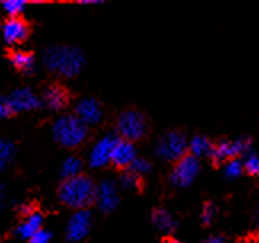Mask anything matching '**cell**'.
Returning a JSON list of instances; mask_svg holds the SVG:
<instances>
[{
    "label": "cell",
    "instance_id": "7c38bea8",
    "mask_svg": "<svg viewBox=\"0 0 259 243\" xmlns=\"http://www.w3.org/2000/svg\"><path fill=\"white\" fill-rule=\"evenodd\" d=\"M74 114L80 118L87 127H93L101 122L103 109H101V104H99L95 98H83L75 104Z\"/></svg>",
    "mask_w": 259,
    "mask_h": 243
},
{
    "label": "cell",
    "instance_id": "9c48e42d",
    "mask_svg": "<svg viewBox=\"0 0 259 243\" xmlns=\"http://www.w3.org/2000/svg\"><path fill=\"white\" fill-rule=\"evenodd\" d=\"M118 138L115 135H106L103 138H99L95 146L90 150L88 155V164L92 168H103L107 164L112 161V152L117 144Z\"/></svg>",
    "mask_w": 259,
    "mask_h": 243
},
{
    "label": "cell",
    "instance_id": "d4e9b609",
    "mask_svg": "<svg viewBox=\"0 0 259 243\" xmlns=\"http://www.w3.org/2000/svg\"><path fill=\"white\" fill-rule=\"evenodd\" d=\"M128 171H132V173H135L138 176H144L151 171V164H149L144 157H136V160L130 165Z\"/></svg>",
    "mask_w": 259,
    "mask_h": 243
},
{
    "label": "cell",
    "instance_id": "e0dca14e",
    "mask_svg": "<svg viewBox=\"0 0 259 243\" xmlns=\"http://www.w3.org/2000/svg\"><path fill=\"white\" fill-rule=\"evenodd\" d=\"M10 63L18 70H21L23 74H32L35 69V59L32 53L21 52V50H16V52L10 53Z\"/></svg>",
    "mask_w": 259,
    "mask_h": 243
},
{
    "label": "cell",
    "instance_id": "7402d4cb",
    "mask_svg": "<svg viewBox=\"0 0 259 243\" xmlns=\"http://www.w3.org/2000/svg\"><path fill=\"white\" fill-rule=\"evenodd\" d=\"M243 161L234 158V160H229L224 164V176L227 179H235L243 173Z\"/></svg>",
    "mask_w": 259,
    "mask_h": 243
},
{
    "label": "cell",
    "instance_id": "4fadbf2b",
    "mask_svg": "<svg viewBox=\"0 0 259 243\" xmlns=\"http://www.w3.org/2000/svg\"><path fill=\"white\" fill-rule=\"evenodd\" d=\"M2 34L8 45L21 44L29 34L27 23L23 18H8L2 26Z\"/></svg>",
    "mask_w": 259,
    "mask_h": 243
},
{
    "label": "cell",
    "instance_id": "9a60e30c",
    "mask_svg": "<svg viewBox=\"0 0 259 243\" xmlns=\"http://www.w3.org/2000/svg\"><path fill=\"white\" fill-rule=\"evenodd\" d=\"M40 99H42V106L48 107L50 110H61L67 106L69 95L64 87L52 84L44 90Z\"/></svg>",
    "mask_w": 259,
    "mask_h": 243
},
{
    "label": "cell",
    "instance_id": "83f0119b",
    "mask_svg": "<svg viewBox=\"0 0 259 243\" xmlns=\"http://www.w3.org/2000/svg\"><path fill=\"white\" fill-rule=\"evenodd\" d=\"M50 240H52V234H50L48 230H40V232H37V234L31 238V240H27L29 243H50Z\"/></svg>",
    "mask_w": 259,
    "mask_h": 243
},
{
    "label": "cell",
    "instance_id": "7a4b0ae2",
    "mask_svg": "<svg viewBox=\"0 0 259 243\" xmlns=\"http://www.w3.org/2000/svg\"><path fill=\"white\" fill-rule=\"evenodd\" d=\"M95 182L85 175H80L72 179H66L58 189V197L61 204L77 210H87L96 198Z\"/></svg>",
    "mask_w": 259,
    "mask_h": 243
},
{
    "label": "cell",
    "instance_id": "5b68a950",
    "mask_svg": "<svg viewBox=\"0 0 259 243\" xmlns=\"http://www.w3.org/2000/svg\"><path fill=\"white\" fill-rule=\"evenodd\" d=\"M189 144L187 139L184 136V133L181 131H166L163 136H160L158 143L155 146V154L158 155V158H162L165 161H176L181 160L186 154Z\"/></svg>",
    "mask_w": 259,
    "mask_h": 243
},
{
    "label": "cell",
    "instance_id": "cb8c5ba5",
    "mask_svg": "<svg viewBox=\"0 0 259 243\" xmlns=\"http://www.w3.org/2000/svg\"><path fill=\"white\" fill-rule=\"evenodd\" d=\"M243 168L248 175L259 176V154L257 152H250V154L246 155V158L243 161Z\"/></svg>",
    "mask_w": 259,
    "mask_h": 243
},
{
    "label": "cell",
    "instance_id": "8fae6325",
    "mask_svg": "<svg viewBox=\"0 0 259 243\" xmlns=\"http://www.w3.org/2000/svg\"><path fill=\"white\" fill-rule=\"evenodd\" d=\"M96 205L103 213H112L117 207L120 197H118L117 186L112 181H103L99 182V186L96 187Z\"/></svg>",
    "mask_w": 259,
    "mask_h": 243
},
{
    "label": "cell",
    "instance_id": "2e32d148",
    "mask_svg": "<svg viewBox=\"0 0 259 243\" xmlns=\"http://www.w3.org/2000/svg\"><path fill=\"white\" fill-rule=\"evenodd\" d=\"M42 224H44V216L38 211H32L29 215L24 216V219L19 222L16 227V235L19 238H26L31 240L37 232L42 230Z\"/></svg>",
    "mask_w": 259,
    "mask_h": 243
},
{
    "label": "cell",
    "instance_id": "3957f363",
    "mask_svg": "<svg viewBox=\"0 0 259 243\" xmlns=\"http://www.w3.org/2000/svg\"><path fill=\"white\" fill-rule=\"evenodd\" d=\"M88 127L75 114L59 115L53 124V136L58 144L63 147L74 149L87 139Z\"/></svg>",
    "mask_w": 259,
    "mask_h": 243
},
{
    "label": "cell",
    "instance_id": "603a6c76",
    "mask_svg": "<svg viewBox=\"0 0 259 243\" xmlns=\"http://www.w3.org/2000/svg\"><path fill=\"white\" fill-rule=\"evenodd\" d=\"M2 8L5 10L8 18H19V15L26 8V2H21V0H5L2 4Z\"/></svg>",
    "mask_w": 259,
    "mask_h": 243
},
{
    "label": "cell",
    "instance_id": "ffe728a7",
    "mask_svg": "<svg viewBox=\"0 0 259 243\" xmlns=\"http://www.w3.org/2000/svg\"><path fill=\"white\" fill-rule=\"evenodd\" d=\"M82 168H83V164H82L80 158L75 157V155L67 157L63 161V165H61V178H63V181L80 176L82 175Z\"/></svg>",
    "mask_w": 259,
    "mask_h": 243
},
{
    "label": "cell",
    "instance_id": "ac0fdd59",
    "mask_svg": "<svg viewBox=\"0 0 259 243\" xmlns=\"http://www.w3.org/2000/svg\"><path fill=\"white\" fill-rule=\"evenodd\" d=\"M214 144L211 143L210 139L203 135H197L191 139L189 143V150H191V155H194L195 158L198 157H211V152H213Z\"/></svg>",
    "mask_w": 259,
    "mask_h": 243
},
{
    "label": "cell",
    "instance_id": "277c9868",
    "mask_svg": "<svg viewBox=\"0 0 259 243\" xmlns=\"http://www.w3.org/2000/svg\"><path fill=\"white\" fill-rule=\"evenodd\" d=\"M117 133L122 139L126 141H138L143 139L147 133V120L141 110L136 109H126L118 115L117 118Z\"/></svg>",
    "mask_w": 259,
    "mask_h": 243
},
{
    "label": "cell",
    "instance_id": "d6986e66",
    "mask_svg": "<svg viewBox=\"0 0 259 243\" xmlns=\"http://www.w3.org/2000/svg\"><path fill=\"white\" fill-rule=\"evenodd\" d=\"M152 224L160 232H171L176 227V221L168 210L155 208L152 211Z\"/></svg>",
    "mask_w": 259,
    "mask_h": 243
},
{
    "label": "cell",
    "instance_id": "4dcf8cb0",
    "mask_svg": "<svg viewBox=\"0 0 259 243\" xmlns=\"http://www.w3.org/2000/svg\"><path fill=\"white\" fill-rule=\"evenodd\" d=\"M256 224L259 226V208H257V211H256Z\"/></svg>",
    "mask_w": 259,
    "mask_h": 243
},
{
    "label": "cell",
    "instance_id": "44dd1931",
    "mask_svg": "<svg viewBox=\"0 0 259 243\" xmlns=\"http://www.w3.org/2000/svg\"><path fill=\"white\" fill-rule=\"evenodd\" d=\"M15 155H16V147L12 141L8 139L0 141V168L5 170L13 161Z\"/></svg>",
    "mask_w": 259,
    "mask_h": 243
},
{
    "label": "cell",
    "instance_id": "52a82bcc",
    "mask_svg": "<svg viewBox=\"0 0 259 243\" xmlns=\"http://www.w3.org/2000/svg\"><path fill=\"white\" fill-rule=\"evenodd\" d=\"M250 147H251V141L246 136L238 138L235 141H219L213 147L211 158L216 164H226L229 160H234L243 154H248Z\"/></svg>",
    "mask_w": 259,
    "mask_h": 243
},
{
    "label": "cell",
    "instance_id": "484cf974",
    "mask_svg": "<svg viewBox=\"0 0 259 243\" xmlns=\"http://www.w3.org/2000/svg\"><path fill=\"white\" fill-rule=\"evenodd\" d=\"M139 182H141V176H138V175L132 173V171H128V170L120 176V184H122V187L130 189V190L138 189L139 187Z\"/></svg>",
    "mask_w": 259,
    "mask_h": 243
},
{
    "label": "cell",
    "instance_id": "f546056e",
    "mask_svg": "<svg viewBox=\"0 0 259 243\" xmlns=\"http://www.w3.org/2000/svg\"><path fill=\"white\" fill-rule=\"evenodd\" d=\"M166 243H181V241H178V240H166ZM205 243H224V240L221 237H213L210 240H206Z\"/></svg>",
    "mask_w": 259,
    "mask_h": 243
},
{
    "label": "cell",
    "instance_id": "30bf717a",
    "mask_svg": "<svg viewBox=\"0 0 259 243\" xmlns=\"http://www.w3.org/2000/svg\"><path fill=\"white\" fill-rule=\"evenodd\" d=\"M90 229H92V213L88 210H77L69 218L66 237L69 241H80L88 235Z\"/></svg>",
    "mask_w": 259,
    "mask_h": 243
},
{
    "label": "cell",
    "instance_id": "5bb4252c",
    "mask_svg": "<svg viewBox=\"0 0 259 243\" xmlns=\"http://www.w3.org/2000/svg\"><path fill=\"white\" fill-rule=\"evenodd\" d=\"M136 147L132 141H126V139H122L118 138L117 144L114 147V152H112V161L111 164L115 167V168H125L128 170L130 165L133 164L136 160Z\"/></svg>",
    "mask_w": 259,
    "mask_h": 243
},
{
    "label": "cell",
    "instance_id": "6da1fadb",
    "mask_svg": "<svg viewBox=\"0 0 259 243\" xmlns=\"http://www.w3.org/2000/svg\"><path fill=\"white\" fill-rule=\"evenodd\" d=\"M44 64L48 70L61 77H75L85 66V55L80 48L71 45H55L45 50Z\"/></svg>",
    "mask_w": 259,
    "mask_h": 243
},
{
    "label": "cell",
    "instance_id": "ba28073f",
    "mask_svg": "<svg viewBox=\"0 0 259 243\" xmlns=\"http://www.w3.org/2000/svg\"><path fill=\"white\" fill-rule=\"evenodd\" d=\"M4 99L10 106V109H12L13 114L29 112V110H34L42 106V99L38 98L37 93H34L29 87L16 88L8 96H4Z\"/></svg>",
    "mask_w": 259,
    "mask_h": 243
},
{
    "label": "cell",
    "instance_id": "f1b7e54d",
    "mask_svg": "<svg viewBox=\"0 0 259 243\" xmlns=\"http://www.w3.org/2000/svg\"><path fill=\"white\" fill-rule=\"evenodd\" d=\"M12 115H13L12 109H10V106L5 103V99L2 98V101H0V117L8 118V117H12Z\"/></svg>",
    "mask_w": 259,
    "mask_h": 243
},
{
    "label": "cell",
    "instance_id": "8992f818",
    "mask_svg": "<svg viewBox=\"0 0 259 243\" xmlns=\"http://www.w3.org/2000/svg\"><path fill=\"white\" fill-rule=\"evenodd\" d=\"M198 170H200L198 158L187 154L175 164L170 173V182L175 187H189L195 181Z\"/></svg>",
    "mask_w": 259,
    "mask_h": 243
},
{
    "label": "cell",
    "instance_id": "4316f807",
    "mask_svg": "<svg viewBox=\"0 0 259 243\" xmlns=\"http://www.w3.org/2000/svg\"><path fill=\"white\" fill-rule=\"evenodd\" d=\"M214 216H216V207L208 201V204L203 205V210H202V222L205 226L211 224L214 221Z\"/></svg>",
    "mask_w": 259,
    "mask_h": 243
}]
</instances>
